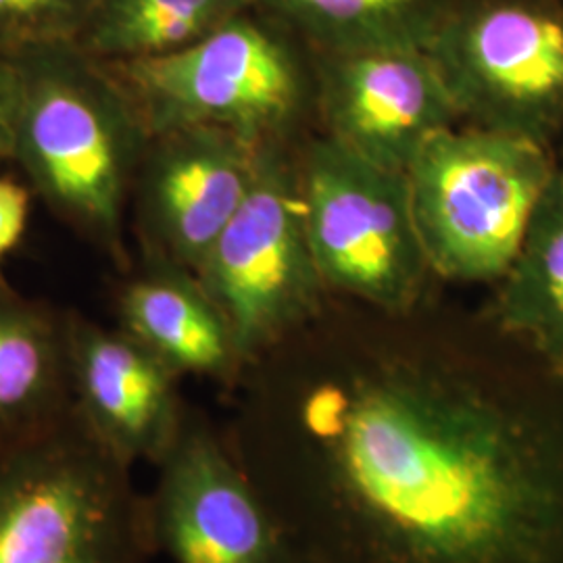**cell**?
I'll return each mask as SVG.
<instances>
[{"label":"cell","instance_id":"obj_2","mask_svg":"<svg viewBox=\"0 0 563 563\" xmlns=\"http://www.w3.org/2000/svg\"><path fill=\"white\" fill-rule=\"evenodd\" d=\"M13 59L21 74L15 162L67 220L118 244L128 184L151 142L134 102L76 44Z\"/></svg>","mask_w":563,"mask_h":563},{"label":"cell","instance_id":"obj_16","mask_svg":"<svg viewBox=\"0 0 563 563\" xmlns=\"http://www.w3.org/2000/svg\"><path fill=\"white\" fill-rule=\"evenodd\" d=\"M323 55L420 48L437 38L449 0H255Z\"/></svg>","mask_w":563,"mask_h":563},{"label":"cell","instance_id":"obj_3","mask_svg":"<svg viewBox=\"0 0 563 563\" xmlns=\"http://www.w3.org/2000/svg\"><path fill=\"white\" fill-rule=\"evenodd\" d=\"M151 553L132 467L76 411L0 446V563H144Z\"/></svg>","mask_w":563,"mask_h":563},{"label":"cell","instance_id":"obj_7","mask_svg":"<svg viewBox=\"0 0 563 563\" xmlns=\"http://www.w3.org/2000/svg\"><path fill=\"white\" fill-rule=\"evenodd\" d=\"M195 276L220 307L244 367L322 311L328 288L307 241L299 174L269 142L246 201Z\"/></svg>","mask_w":563,"mask_h":563},{"label":"cell","instance_id":"obj_4","mask_svg":"<svg viewBox=\"0 0 563 563\" xmlns=\"http://www.w3.org/2000/svg\"><path fill=\"white\" fill-rule=\"evenodd\" d=\"M558 172L549 144L490 128H444L405 178L432 274L499 282Z\"/></svg>","mask_w":563,"mask_h":563},{"label":"cell","instance_id":"obj_22","mask_svg":"<svg viewBox=\"0 0 563 563\" xmlns=\"http://www.w3.org/2000/svg\"><path fill=\"white\" fill-rule=\"evenodd\" d=\"M251 2H255V0H251Z\"/></svg>","mask_w":563,"mask_h":563},{"label":"cell","instance_id":"obj_18","mask_svg":"<svg viewBox=\"0 0 563 563\" xmlns=\"http://www.w3.org/2000/svg\"><path fill=\"white\" fill-rule=\"evenodd\" d=\"M97 0H0V55L76 44Z\"/></svg>","mask_w":563,"mask_h":563},{"label":"cell","instance_id":"obj_1","mask_svg":"<svg viewBox=\"0 0 563 563\" xmlns=\"http://www.w3.org/2000/svg\"><path fill=\"white\" fill-rule=\"evenodd\" d=\"M297 563H563V380L376 336L265 384L225 434Z\"/></svg>","mask_w":563,"mask_h":563},{"label":"cell","instance_id":"obj_10","mask_svg":"<svg viewBox=\"0 0 563 563\" xmlns=\"http://www.w3.org/2000/svg\"><path fill=\"white\" fill-rule=\"evenodd\" d=\"M328 139L405 174L432 134L462 120L443 74L420 48L323 55Z\"/></svg>","mask_w":563,"mask_h":563},{"label":"cell","instance_id":"obj_9","mask_svg":"<svg viewBox=\"0 0 563 563\" xmlns=\"http://www.w3.org/2000/svg\"><path fill=\"white\" fill-rule=\"evenodd\" d=\"M146 497L153 549L172 563H297L225 437L186 416Z\"/></svg>","mask_w":563,"mask_h":563},{"label":"cell","instance_id":"obj_19","mask_svg":"<svg viewBox=\"0 0 563 563\" xmlns=\"http://www.w3.org/2000/svg\"><path fill=\"white\" fill-rule=\"evenodd\" d=\"M21 74L18 60L0 55V162L15 159Z\"/></svg>","mask_w":563,"mask_h":563},{"label":"cell","instance_id":"obj_8","mask_svg":"<svg viewBox=\"0 0 563 563\" xmlns=\"http://www.w3.org/2000/svg\"><path fill=\"white\" fill-rule=\"evenodd\" d=\"M428 53L462 120L544 144L563 136L562 0L451 4Z\"/></svg>","mask_w":563,"mask_h":563},{"label":"cell","instance_id":"obj_6","mask_svg":"<svg viewBox=\"0 0 563 563\" xmlns=\"http://www.w3.org/2000/svg\"><path fill=\"white\" fill-rule=\"evenodd\" d=\"M148 136L180 128H222L267 144L302 101L290 46L244 13L176 53L113 63Z\"/></svg>","mask_w":563,"mask_h":563},{"label":"cell","instance_id":"obj_17","mask_svg":"<svg viewBox=\"0 0 563 563\" xmlns=\"http://www.w3.org/2000/svg\"><path fill=\"white\" fill-rule=\"evenodd\" d=\"M253 4L251 0H97L76 46L111 63L176 53Z\"/></svg>","mask_w":563,"mask_h":563},{"label":"cell","instance_id":"obj_5","mask_svg":"<svg viewBox=\"0 0 563 563\" xmlns=\"http://www.w3.org/2000/svg\"><path fill=\"white\" fill-rule=\"evenodd\" d=\"M299 186L307 241L325 288L384 313L418 309L432 269L405 174L325 136L311 144Z\"/></svg>","mask_w":563,"mask_h":563},{"label":"cell","instance_id":"obj_21","mask_svg":"<svg viewBox=\"0 0 563 563\" xmlns=\"http://www.w3.org/2000/svg\"><path fill=\"white\" fill-rule=\"evenodd\" d=\"M558 165H560V167H562V169H563V146H562V162L558 163Z\"/></svg>","mask_w":563,"mask_h":563},{"label":"cell","instance_id":"obj_20","mask_svg":"<svg viewBox=\"0 0 563 563\" xmlns=\"http://www.w3.org/2000/svg\"><path fill=\"white\" fill-rule=\"evenodd\" d=\"M30 216V195L18 181L0 178V257L21 241Z\"/></svg>","mask_w":563,"mask_h":563},{"label":"cell","instance_id":"obj_11","mask_svg":"<svg viewBox=\"0 0 563 563\" xmlns=\"http://www.w3.org/2000/svg\"><path fill=\"white\" fill-rule=\"evenodd\" d=\"M142 174V218L172 265L195 269L246 201L263 146L222 128L153 136Z\"/></svg>","mask_w":563,"mask_h":563},{"label":"cell","instance_id":"obj_13","mask_svg":"<svg viewBox=\"0 0 563 563\" xmlns=\"http://www.w3.org/2000/svg\"><path fill=\"white\" fill-rule=\"evenodd\" d=\"M120 322L178 376L234 380L244 369L220 307L178 265L130 282L120 297Z\"/></svg>","mask_w":563,"mask_h":563},{"label":"cell","instance_id":"obj_12","mask_svg":"<svg viewBox=\"0 0 563 563\" xmlns=\"http://www.w3.org/2000/svg\"><path fill=\"white\" fill-rule=\"evenodd\" d=\"M74 411L121 462H162L186 413L178 374L121 328L84 318L65 322Z\"/></svg>","mask_w":563,"mask_h":563},{"label":"cell","instance_id":"obj_14","mask_svg":"<svg viewBox=\"0 0 563 563\" xmlns=\"http://www.w3.org/2000/svg\"><path fill=\"white\" fill-rule=\"evenodd\" d=\"M71 411L65 322L0 288V446L36 437Z\"/></svg>","mask_w":563,"mask_h":563},{"label":"cell","instance_id":"obj_15","mask_svg":"<svg viewBox=\"0 0 563 563\" xmlns=\"http://www.w3.org/2000/svg\"><path fill=\"white\" fill-rule=\"evenodd\" d=\"M490 323L563 380V169L544 190L499 280Z\"/></svg>","mask_w":563,"mask_h":563}]
</instances>
